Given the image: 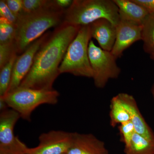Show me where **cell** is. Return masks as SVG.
Returning <instances> with one entry per match:
<instances>
[{"label":"cell","instance_id":"cell-1","mask_svg":"<svg viewBox=\"0 0 154 154\" xmlns=\"http://www.w3.org/2000/svg\"><path fill=\"white\" fill-rule=\"evenodd\" d=\"M81 26L62 23L48 33L33 59L30 71L19 87L36 90H53L60 74L59 67L69 45Z\"/></svg>","mask_w":154,"mask_h":154},{"label":"cell","instance_id":"cell-2","mask_svg":"<svg viewBox=\"0 0 154 154\" xmlns=\"http://www.w3.org/2000/svg\"><path fill=\"white\" fill-rule=\"evenodd\" d=\"M65 11L56 8L53 1L51 7L32 13L22 12L15 24L14 43L17 54H22L48 29L61 25Z\"/></svg>","mask_w":154,"mask_h":154},{"label":"cell","instance_id":"cell-3","mask_svg":"<svg viewBox=\"0 0 154 154\" xmlns=\"http://www.w3.org/2000/svg\"><path fill=\"white\" fill-rule=\"evenodd\" d=\"M102 19L116 27L119 23L118 8L113 0H74L65 11L63 23L81 27Z\"/></svg>","mask_w":154,"mask_h":154},{"label":"cell","instance_id":"cell-4","mask_svg":"<svg viewBox=\"0 0 154 154\" xmlns=\"http://www.w3.org/2000/svg\"><path fill=\"white\" fill-rule=\"evenodd\" d=\"M92 37L90 25L81 26L69 45L59 67L60 73H69L75 76L93 78L88 48Z\"/></svg>","mask_w":154,"mask_h":154},{"label":"cell","instance_id":"cell-5","mask_svg":"<svg viewBox=\"0 0 154 154\" xmlns=\"http://www.w3.org/2000/svg\"><path fill=\"white\" fill-rule=\"evenodd\" d=\"M60 94L56 90H36L19 87L2 98L9 108L19 113L21 118L30 121L32 112L43 104L57 103Z\"/></svg>","mask_w":154,"mask_h":154},{"label":"cell","instance_id":"cell-6","mask_svg":"<svg viewBox=\"0 0 154 154\" xmlns=\"http://www.w3.org/2000/svg\"><path fill=\"white\" fill-rule=\"evenodd\" d=\"M88 54L93 71V79L97 88H104L110 79L118 78L121 69L116 63V59L110 51L96 46L94 41L91 40Z\"/></svg>","mask_w":154,"mask_h":154},{"label":"cell","instance_id":"cell-7","mask_svg":"<svg viewBox=\"0 0 154 154\" xmlns=\"http://www.w3.org/2000/svg\"><path fill=\"white\" fill-rule=\"evenodd\" d=\"M72 133L52 130L42 134L39 144L28 149L26 154H66L71 146Z\"/></svg>","mask_w":154,"mask_h":154},{"label":"cell","instance_id":"cell-8","mask_svg":"<svg viewBox=\"0 0 154 154\" xmlns=\"http://www.w3.org/2000/svg\"><path fill=\"white\" fill-rule=\"evenodd\" d=\"M48 33L44 34L30 45L22 54L17 56L13 66L11 84L8 93L14 91L20 85L22 80L31 68L36 53L46 39Z\"/></svg>","mask_w":154,"mask_h":154},{"label":"cell","instance_id":"cell-9","mask_svg":"<svg viewBox=\"0 0 154 154\" xmlns=\"http://www.w3.org/2000/svg\"><path fill=\"white\" fill-rule=\"evenodd\" d=\"M116 29L115 42L110 52L117 59L121 57L125 51L134 42L141 40L142 26L120 20Z\"/></svg>","mask_w":154,"mask_h":154},{"label":"cell","instance_id":"cell-10","mask_svg":"<svg viewBox=\"0 0 154 154\" xmlns=\"http://www.w3.org/2000/svg\"><path fill=\"white\" fill-rule=\"evenodd\" d=\"M66 154H108L105 143L91 134L72 133L71 146Z\"/></svg>","mask_w":154,"mask_h":154},{"label":"cell","instance_id":"cell-11","mask_svg":"<svg viewBox=\"0 0 154 154\" xmlns=\"http://www.w3.org/2000/svg\"><path fill=\"white\" fill-rule=\"evenodd\" d=\"M117 96L127 111L135 132L148 139L154 140L153 132L140 112L134 98L125 93H121Z\"/></svg>","mask_w":154,"mask_h":154},{"label":"cell","instance_id":"cell-12","mask_svg":"<svg viewBox=\"0 0 154 154\" xmlns=\"http://www.w3.org/2000/svg\"><path fill=\"white\" fill-rule=\"evenodd\" d=\"M91 36L98 42L100 48L111 51L116 38V27L107 19H99L90 25Z\"/></svg>","mask_w":154,"mask_h":154},{"label":"cell","instance_id":"cell-13","mask_svg":"<svg viewBox=\"0 0 154 154\" xmlns=\"http://www.w3.org/2000/svg\"><path fill=\"white\" fill-rule=\"evenodd\" d=\"M21 117L16 110L8 108L0 114V146L11 145L15 142L17 137L14 134V128Z\"/></svg>","mask_w":154,"mask_h":154},{"label":"cell","instance_id":"cell-14","mask_svg":"<svg viewBox=\"0 0 154 154\" xmlns=\"http://www.w3.org/2000/svg\"><path fill=\"white\" fill-rule=\"evenodd\" d=\"M119 10L120 20L142 25L149 13L133 0H113Z\"/></svg>","mask_w":154,"mask_h":154},{"label":"cell","instance_id":"cell-15","mask_svg":"<svg viewBox=\"0 0 154 154\" xmlns=\"http://www.w3.org/2000/svg\"><path fill=\"white\" fill-rule=\"evenodd\" d=\"M142 26L144 50L154 60V13L149 14Z\"/></svg>","mask_w":154,"mask_h":154},{"label":"cell","instance_id":"cell-16","mask_svg":"<svg viewBox=\"0 0 154 154\" xmlns=\"http://www.w3.org/2000/svg\"><path fill=\"white\" fill-rule=\"evenodd\" d=\"M126 154H154V140L135 132L131 143L125 147Z\"/></svg>","mask_w":154,"mask_h":154},{"label":"cell","instance_id":"cell-17","mask_svg":"<svg viewBox=\"0 0 154 154\" xmlns=\"http://www.w3.org/2000/svg\"><path fill=\"white\" fill-rule=\"evenodd\" d=\"M110 116L112 126H115L119 123L121 124L130 120L127 111L123 107L117 95L111 99Z\"/></svg>","mask_w":154,"mask_h":154},{"label":"cell","instance_id":"cell-18","mask_svg":"<svg viewBox=\"0 0 154 154\" xmlns=\"http://www.w3.org/2000/svg\"><path fill=\"white\" fill-rule=\"evenodd\" d=\"M17 54L15 52L11 60L1 69L0 71V97H3L8 93L11 84L12 71Z\"/></svg>","mask_w":154,"mask_h":154},{"label":"cell","instance_id":"cell-19","mask_svg":"<svg viewBox=\"0 0 154 154\" xmlns=\"http://www.w3.org/2000/svg\"><path fill=\"white\" fill-rule=\"evenodd\" d=\"M15 35V25L0 17V44L14 42Z\"/></svg>","mask_w":154,"mask_h":154},{"label":"cell","instance_id":"cell-20","mask_svg":"<svg viewBox=\"0 0 154 154\" xmlns=\"http://www.w3.org/2000/svg\"><path fill=\"white\" fill-rule=\"evenodd\" d=\"M22 10L25 13H32L53 5V0H22Z\"/></svg>","mask_w":154,"mask_h":154},{"label":"cell","instance_id":"cell-21","mask_svg":"<svg viewBox=\"0 0 154 154\" xmlns=\"http://www.w3.org/2000/svg\"><path fill=\"white\" fill-rule=\"evenodd\" d=\"M16 51L14 42L0 44V69L8 63Z\"/></svg>","mask_w":154,"mask_h":154},{"label":"cell","instance_id":"cell-22","mask_svg":"<svg viewBox=\"0 0 154 154\" xmlns=\"http://www.w3.org/2000/svg\"><path fill=\"white\" fill-rule=\"evenodd\" d=\"M120 130L125 144V147L128 146L131 143L133 136L136 132L133 124L130 120L122 123Z\"/></svg>","mask_w":154,"mask_h":154},{"label":"cell","instance_id":"cell-23","mask_svg":"<svg viewBox=\"0 0 154 154\" xmlns=\"http://www.w3.org/2000/svg\"><path fill=\"white\" fill-rule=\"evenodd\" d=\"M0 17L5 18L14 25L16 24L18 18L9 8L5 0L0 1Z\"/></svg>","mask_w":154,"mask_h":154},{"label":"cell","instance_id":"cell-24","mask_svg":"<svg viewBox=\"0 0 154 154\" xmlns=\"http://www.w3.org/2000/svg\"><path fill=\"white\" fill-rule=\"evenodd\" d=\"M5 2L16 17H18L23 12L22 0H5Z\"/></svg>","mask_w":154,"mask_h":154},{"label":"cell","instance_id":"cell-25","mask_svg":"<svg viewBox=\"0 0 154 154\" xmlns=\"http://www.w3.org/2000/svg\"><path fill=\"white\" fill-rule=\"evenodd\" d=\"M144 7L149 14L154 13V0H133Z\"/></svg>","mask_w":154,"mask_h":154},{"label":"cell","instance_id":"cell-26","mask_svg":"<svg viewBox=\"0 0 154 154\" xmlns=\"http://www.w3.org/2000/svg\"><path fill=\"white\" fill-rule=\"evenodd\" d=\"M72 2V0H53L54 5L56 8L63 10L68 8Z\"/></svg>","mask_w":154,"mask_h":154},{"label":"cell","instance_id":"cell-27","mask_svg":"<svg viewBox=\"0 0 154 154\" xmlns=\"http://www.w3.org/2000/svg\"><path fill=\"white\" fill-rule=\"evenodd\" d=\"M8 106L6 102H5V100L2 98H0V110H1V112L8 109Z\"/></svg>","mask_w":154,"mask_h":154},{"label":"cell","instance_id":"cell-28","mask_svg":"<svg viewBox=\"0 0 154 154\" xmlns=\"http://www.w3.org/2000/svg\"><path fill=\"white\" fill-rule=\"evenodd\" d=\"M151 93L152 95L153 98V99H154V84L152 88Z\"/></svg>","mask_w":154,"mask_h":154},{"label":"cell","instance_id":"cell-29","mask_svg":"<svg viewBox=\"0 0 154 154\" xmlns=\"http://www.w3.org/2000/svg\"></svg>","mask_w":154,"mask_h":154}]
</instances>
